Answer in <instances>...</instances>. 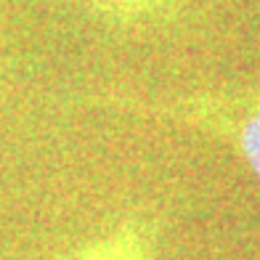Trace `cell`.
<instances>
[{
    "mask_svg": "<svg viewBox=\"0 0 260 260\" xmlns=\"http://www.w3.org/2000/svg\"><path fill=\"white\" fill-rule=\"evenodd\" d=\"M162 244V218L136 210L109 229L90 236L58 260H157Z\"/></svg>",
    "mask_w": 260,
    "mask_h": 260,
    "instance_id": "7a4b0ae2",
    "label": "cell"
},
{
    "mask_svg": "<svg viewBox=\"0 0 260 260\" xmlns=\"http://www.w3.org/2000/svg\"><path fill=\"white\" fill-rule=\"evenodd\" d=\"M114 27H154L178 16L181 0H77Z\"/></svg>",
    "mask_w": 260,
    "mask_h": 260,
    "instance_id": "3957f363",
    "label": "cell"
},
{
    "mask_svg": "<svg viewBox=\"0 0 260 260\" xmlns=\"http://www.w3.org/2000/svg\"><path fill=\"white\" fill-rule=\"evenodd\" d=\"M104 104L138 120L223 144L260 183V85H220L170 96L106 93Z\"/></svg>",
    "mask_w": 260,
    "mask_h": 260,
    "instance_id": "6da1fadb",
    "label": "cell"
}]
</instances>
